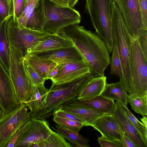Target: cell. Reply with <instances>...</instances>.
Listing matches in <instances>:
<instances>
[{"mask_svg": "<svg viewBox=\"0 0 147 147\" xmlns=\"http://www.w3.org/2000/svg\"><path fill=\"white\" fill-rule=\"evenodd\" d=\"M6 31L9 44L20 51L24 57L40 42L53 34L44 30H36L24 27L13 16L7 22Z\"/></svg>", "mask_w": 147, "mask_h": 147, "instance_id": "5", "label": "cell"}, {"mask_svg": "<svg viewBox=\"0 0 147 147\" xmlns=\"http://www.w3.org/2000/svg\"><path fill=\"white\" fill-rule=\"evenodd\" d=\"M122 134L124 147H136L134 143L126 134L122 132Z\"/></svg>", "mask_w": 147, "mask_h": 147, "instance_id": "40", "label": "cell"}, {"mask_svg": "<svg viewBox=\"0 0 147 147\" xmlns=\"http://www.w3.org/2000/svg\"><path fill=\"white\" fill-rule=\"evenodd\" d=\"M122 132L126 134L136 147H146L139 134L126 114L121 104L117 101L112 114Z\"/></svg>", "mask_w": 147, "mask_h": 147, "instance_id": "16", "label": "cell"}, {"mask_svg": "<svg viewBox=\"0 0 147 147\" xmlns=\"http://www.w3.org/2000/svg\"><path fill=\"white\" fill-rule=\"evenodd\" d=\"M57 34L71 42L79 51L93 77L105 76L104 71L110 64L111 57L105 42L98 34L78 24L67 26Z\"/></svg>", "mask_w": 147, "mask_h": 147, "instance_id": "1", "label": "cell"}, {"mask_svg": "<svg viewBox=\"0 0 147 147\" xmlns=\"http://www.w3.org/2000/svg\"><path fill=\"white\" fill-rule=\"evenodd\" d=\"M112 54L110 58L111 74H114L120 79L122 76V70L120 57L116 47L114 46Z\"/></svg>", "mask_w": 147, "mask_h": 147, "instance_id": "32", "label": "cell"}, {"mask_svg": "<svg viewBox=\"0 0 147 147\" xmlns=\"http://www.w3.org/2000/svg\"><path fill=\"white\" fill-rule=\"evenodd\" d=\"M11 17L6 19L0 27V62L9 74V46L6 30L7 22Z\"/></svg>", "mask_w": 147, "mask_h": 147, "instance_id": "24", "label": "cell"}, {"mask_svg": "<svg viewBox=\"0 0 147 147\" xmlns=\"http://www.w3.org/2000/svg\"><path fill=\"white\" fill-rule=\"evenodd\" d=\"M17 20L19 24L28 28L43 30V0H25L23 12Z\"/></svg>", "mask_w": 147, "mask_h": 147, "instance_id": "12", "label": "cell"}, {"mask_svg": "<svg viewBox=\"0 0 147 147\" xmlns=\"http://www.w3.org/2000/svg\"><path fill=\"white\" fill-rule=\"evenodd\" d=\"M128 103L135 112L143 116H147V93L142 96L129 95Z\"/></svg>", "mask_w": 147, "mask_h": 147, "instance_id": "28", "label": "cell"}, {"mask_svg": "<svg viewBox=\"0 0 147 147\" xmlns=\"http://www.w3.org/2000/svg\"><path fill=\"white\" fill-rule=\"evenodd\" d=\"M59 67L58 64L49 74L47 80L49 79L51 80L57 75L59 69Z\"/></svg>", "mask_w": 147, "mask_h": 147, "instance_id": "41", "label": "cell"}, {"mask_svg": "<svg viewBox=\"0 0 147 147\" xmlns=\"http://www.w3.org/2000/svg\"><path fill=\"white\" fill-rule=\"evenodd\" d=\"M92 126L99 131L104 138L118 141L124 145L121 130L112 114L104 115L97 119Z\"/></svg>", "mask_w": 147, "mask_h": 147, "instance_id": "15", "label": "cell"}, {"mask_svg": "<svg viewBox=\"0 0 147 147\" xmlns=\"http://www.w3.org/2000/svg\"><path fill=\"white\" fill-rule=\"evenodd\" d=\"M112 0H86L84 11L90 16L92 25L110 53L114 48L111 29Z\"/></svg>", "mask_w": 147, "mask_h": 147, "instance_id": "4", "label": "cell"}, {"mask_svg": "<svg viewBox=\"0 0 147 147\" xmlns=\"http://www.w3.org/2000/svg\"><path fill=\"white\" fill-rule=\"evenodd\" d=\"M142 13L143 20L147 27V0H138Z\"/></svg>", "mask_w": 147, "mask_h": 147, "instance_id": "38", "label": "cell"}, {"mask_svg": "<svg viewBox=\"0 0 147 147\" xmlns=\"http://www.w3.org/2000/svg\"><path fill=\"white\" fill-rule=\"evenodd\" d=\"M37 144L38 147H72L63 136L52 130L46 140Z\"/></svg>", "mask_w": 147, "mask_h": 147, "instance_id": "27", "label": "cell"}, {"mask_svg": "<svg viewBox=\"0 0 147 147\" xmlns=\"http://www.w3.org/2000/svg\"><path fill=\"white\" fill-rule=\"evenodd\" d=\"M31 117L27 105L20 104L0 119V147H7L16 131Z\"/></svg>", "mask_w": 147, "mask_h": 147, "instance_id": "9", "label": "cell"}, {"mask_svg": "<svg viewBox=\"0 0 147 147\" xmlns=\"http://www.w3.org/2000/svg\"><path fill=\"white\" fill-rule=\"evenodd\" d=\"M129 54L133 87L131 96H143L147 93V60L137 38H131Z\"/></svg>", "mask_w": 147, "mask_h": 147, "instance_id": "8", "label": "cell"}, {"mask_svg": "<svg viewBox=\"0 0 147 147\" xmlns=\"http://www.w3.org/2000/svg\"><path fill=\"white\" fill-rule=\"evenodd\" d=\"M52 115L53 116H57L78 122L82 123L84 124L82 121L80 119L74 115L67 112L61 109H59L55 111L53 113Z\"/></svg>", "mask_w": 147, "mask_h": 147, "instance_id": "36", "label": "cell"}, {"mask_svg": "<svg viewBox=\"0 0 147 147\" xmlns=\"http://www.w3.org/2000/svg\"><path fill=\"white\" fill-rule=\"evenodd\" d=\"M121 105L129 119L138 132L143 143L147 147V127L134 116L127 107L123 105Z\"/></svg>", "mask_w": 147, "mask_h": 147, "instance_id": "29", "label": "cell"}, {"mask_svg": "<svg viewBox=\"0 0 147 147\" xmlns=\"http://www.w3.org/2000/svg\"><path fill=\"white\" fill-rule=\"evenodd\" d=\"M5 114L3 111H2V109L0 107V119L2 118L4 115Z\"/></svg>", "mask_w": 147, "mask_h": 147, "instance_id": "45", "label": "cell"}, {"mask_svg": "<svg viewBox=\"0 0 147 147\" xmlns=\"http://www.w3.org/2000/svg\"><path fill=\"white\" fill-rule=\"evenodd\" d=\"M59 66L57 74L51 80L52 83L55 84L69 82L90 73V67L84 60L63 63L59 64Z\"/></svg>", "mask_w": 147, "mask_h": 147, "instance_id": "14", "label": "cell"}, {"mask_svg": "<svg viewBox=\"0 0 147 147\" xmlns=\"http://www.w3.org/2000/svg\"><path fill=\"white\" fill-rule=\"evenodd\" d=\"M23 63L26 73L33 86L44 84L46 79L41 76L23 58Z\"/></svg>", "mask_w": 147, "mask_h": 147, "instance_id": "31", "label": "cell"}, {"mask_svg": "<svg viewBox=\"0 0 147 147\" xmlns=\"http://www.w3.org/2000/svg\"><path fill=\"white\" fill-rule=\"evenodd\" d=\"M53 120L62 127L76 133H78L85 126L82 123L57 116H53Z\"/></svg>", "mask_w": 147, "mask_h": 147, "instance_id": "30", "label": "cell"}, {"mask_svg": "<svg viewBox=\"0 0 147 147\" xmlns=\"http://www.w3.org/2000/svg\"><path fill=\"white\" fill-rule=\"evenodd\" d=\"M14 11L13 16L17 19L20 18L23 12L25 0H13Z\"/></svg>", "mask_w": 147, "mask_h": 147, "instance_id": "37", "label": "cell"}, {"mask_svg": "<svg viewBox=\"0 0 147 147\" xmlns=\"http://www.w3.org/2000/svg\"><path fill=\"white\" fill-rule=\"evenodd\" d=\"M20 104L10 76L0 62V107L6 114Z\"/></svg>", "mask_w": 147, "mask_h": 147, "instance_id": "13", "label": "cell"}, {"mask_svg": "<svg viewBox=\"0 0 147 147\" xmlns=\"http://www.w3.org/2000/svg\"><path fill=\"white\" fill-rule=\"evenodd\" d=\"M77 101L85 107L106 114H112L115 106L114 100L105 97L101 94L92 98Z\"/></svg>", "mask_w": 147, "mask_h": 147, "instance_id": "22", "label": "cell"}, {"mask_svg": "<svg viewBox=\"0 0 147 147\" xmlns=\"http://www.w3.org/2000/svg\"><path fill=\"white\" fill-rule=\"evenodd\" d=\"M9 75L13 82L17 97L20 104L30 100L34 94V86L25 70L21 52L9 44Z\"/></svg>", "mask_w": 147, "mask_h": 147, "instance_id": "7", "label": "cell"}, {"mask_svg": "<svg viewBox=\"0 0 147 147\" xmlns=\"http://www.w3.org/2000/svg\"><path fill=\"white\" fill-rule=\"evenodd\" d=\"M44 30L57 34L69 25L78 24L81 18L79 13L73 8L57 4L50 0H43Z\"/></svg>", "mask_w": 147, "mask_h": 147, "instance_id": "6", "label": "cell"}, {"mask_svg": "<svg viewBox=\"0 0 147 147\" xmlns=\"http://www.w3.org/2000/svg\"><path fill=\"white\" fill-rule=\"evenodd\" d=\"M106 79L105 76L92 78L80 92L78 100L89 99L101 95L107 83Z\"/></svg>", "mask_w": 147, "mask_h": 147, "instance_id": "20", "label": "cell"}, {"mask_svg": "<svg viewBox=\"0 0 147 147\" xmlns=\"http://www.w3.org/2000/svg\"><path fill=\"white\" fill-rule=\"evenodd\" d=\"M13 0H0V16L4 19L13 16Z\"/></svg>", "mask_w": 147, "mask_h": 147, "instance_id": "33", "label": "cell"}, {"mask_svg": "<svg viewBox=\"0 0 147 147\" xmlns=\"http://www.w3.org/2000/svg\"><path fill=\"white\" fill-rule=\"evenodd\" d=\"M77 100L67 103L59 109H63L80 119L85 126H92L97 119L106 114L82 105Z\"/></svg>", "mask_w": 147, "mask_h": 147, "instance_id": "17", "label": "cell"}, {"mask_svg": "<svg viewBox=\"0 0 147 147\" xmlns=\"http://www.w3.org/2000/svg\"><path fill=\"white\" fill-rule=\"evenodd\" d=\"M24 57L31 66L46 80L50 72L58 65L50 59L36 54L28 53Z\"/></svg>", "mask_w": 147, "mask_h": 147, "instance_id": "21", "label": "cell"}, {"mask_svg": "<svg viewBox=\"0 0 147 147\" xmlns=\"http://www.w3.org/2000/svg\"><path fill=\"white\" fill-rule=\"evenodd\" d=\"M30 121L25 123L16 131L12 137L10 142L7 146V147H14L16 141L20 136L26 126L29 122Z\"/></svg>", "mask_w": 147, "mask_h": 147, "instance_id": "39", "label": "cell"}, {"mask_svg": "<svg viewBox=\"0 0 147 147\" xmlns=\"http://www.w3.org/2000/svg\"><path fill=\"white\" fill-rule=\"evenodd\" d=\"M55 128L53 129L66 139L72 147H90L89 140L80 135L78 133L64 129L57 124H55Z\"/></svg>", "mask_w": 147, "mask_h": 147, "instance_id": "25", "label": "cell"}, {"mask_svg": "<svg viewBox=\"0 0 147 147\" xmlns=\"http://www.w3.org/2000/svg\"><path fill=\"white\" fill-rule=\"evenodd\" d=\"M101 95L105 97L115 100L127 107L129 95L120 81L110 84L107 83Z\"/></svg>", "mask_w": 147, "mask_h": 147, "instance_id": "23", "label": "cell"}, {"mask_svg": "<svg viewBox=\"0 0 147 147\" xmlns=\"http://www.w3.org/2000/svg\"><path fill=\"white\" fill-rule=\"evenodd\" d=\"M52 2L59 5L66 7H69L70 0H50Z\"/></svg>", "mask_w": 147, "mask_h": 147, "instance_id": "42", "label": "cell"}, {"mask_svg": "<svg viewBox=\"0 0 147 147\" xmlns=\"http://www.w3.org/2000/svg\"><path fill=\"white\" fill-rule=\"evenodd\" d=\"M36 55L50 59L58 64L66 62L85 61L82 56L74 45Z\"/></svg>", "mask_w": 147, "mask_h": 147, "instance_id": "18", "label": "cell"}, {"mask_svg": "<svg viewBox=\"0 0 147 147\" xmlns=\"http://www.w3.org/2000/svg\"><path fill=\"white\" fill-rule=\"evenodd\" d=\"M111 29L114 46L117 50L122 70L120 80L129 95L132 94L133 87L130 65L129 45L131 37L126 27L122 15L116 3L113 1L111 5Z\"/></svg>", "mask_w": 147, "mask_h": 147, "instance_id": "3", "label": "cell"}, {"mask_svg": "<svg viewBox=\"0 0 147 147\" xmlns=\"http://www.w3.org/2000/svg\"><path fill=\"white\" fill-rule=\"evenodd\" d=\"M49 125L46 120L31 117L14 147H30L33 143H38L45 140L51 133Z\"/></svg>", "mask_w": 147, "mask_h": 147, "instance_id": "11", "label": "cell"}, {"mask_svg": "<svg viewBox=\"0 0 147 147\" xmlns=\"http://www.w3.org/2000/svg\"><path fill=\"white\" fill-rule=\"evenodd\" d=\"M79 0H70L69 4V7L73 8L77 3Z\"/></svg>", "mask_w": 147, "mask_h": 147, "instance_id": "43", "label": "cell"}, {"mask_svg": "<svg viewBox=\"0 0 147 147\" xmlns=\"http://www.w3.org/2000/svg\"><path fill=\"white\" fill-rule=\"evenodd\" d=\"M5 19H3L0 16V27L3 24V22L5 21Z\"/></svg>", "mask_w": 147, "mask_h": 147, "instance_id": "46", "label": "cell"}, {"mask_svg": "<svg viewBox=\"0 0 147 147\" xmlns=\"http://www.w3.org/2000/svg\"><path fill=\"white\" fill-rule=\"evenodd\" d=\"M98 141L101 147H124L122 142L108 139L102 136L98 137Z\"/></svg>", "mask_w": 147, "mask_h": 147, "instance_id": "34", "label": "cell"}, {"mask_svg": "<svg viewBox=\"0 0 147 147\" xmlns=\"http://www.w3.org/2000/svg\"><path fill=\"white\" fill-rule=\"evenodd\" d=\"M70 41L58 34H53L40 42L29 53L34 54L73 46Z\"/></svg>", "mask_w": 147, "mask_h": 147, "instance_id": "19", "label": "cell"}, {"mask_svg": "<svg viewBox=\"0 0 147 147\" xmlns=\"http://www.w3.org/2000/svg\"><path fill=\"white\" fill-rule=\"evenodd\" d=\"M117 6L130 36L137 38L139 33L147 30L142 19L138 0H112Z\"/></svg>", "mask_w": 147, "mask_h": 147, "instance_id": "10", "label": "cell"}, {"mask_svg": "<svg viewBox=\"0 0 147 147\" xmlns=\"http://www.w3.org/2000/svg\"><path fill=\"white\" fill-rule=\"evenodd\" d=\"M137 38L142 52L147 60V30L140 33Z\"/></svg>", "mask_w": 147, "mask_h": 147, "instance_id": "35", "label": "cell"}, {"mask_svg": "<svg viewBox=\"0 0 147 147\" xmlns=\"http://www.w3.org/2000/svg\"><path fill=\"white\" fill-rule=\"evenodd\" d=\"M49 89L46 88L44 84L34 86V94L29 101L23 103L27 106L31 115L38 110L45 100Z\"/></svg>", "mask_w": 147, "mask_h": 147, "instance_id": "26", "label": "cell"}, {"mask_svg": "<svg viewBox=\"0 0 147 147\" xmlns=\"http://www.w3.org/2000/svg\"><path fill=\"white\" fill-rule=\"evenodd\" d=\"M142 123L147 127V118L146 116H143V117L140 118Z\"/></svg>", "mask_w": 147, "mask_h": 147, "instance_id": "44", "label": "cell"}, {"mask_svg": "<svg viewBox=\"0 0 147 147\" xmlns=\"http://www.w3.org/2000/svg\"><path fill=\"white\" fill-rule=\"evenodd\" d=\"M92 77L90 73L69 82L52 84L40 108L31 115V117L46 120L63 105L77 100V96Z\"/></svg>", "mask_w": 147, "mask_h": 147, "instance_id": "2", "label": "cell"}]
</instances>
